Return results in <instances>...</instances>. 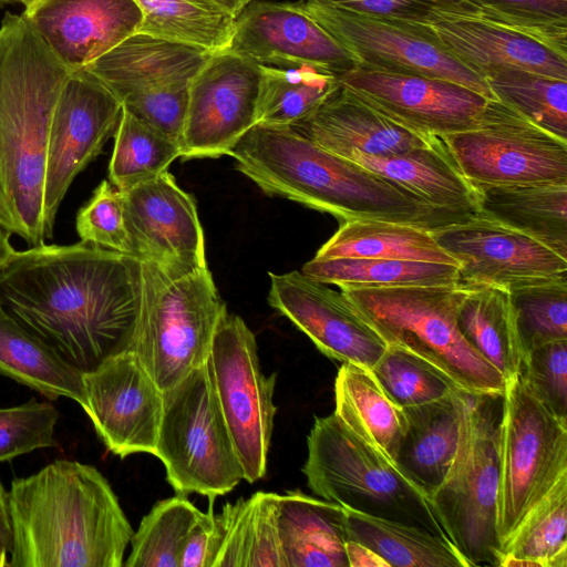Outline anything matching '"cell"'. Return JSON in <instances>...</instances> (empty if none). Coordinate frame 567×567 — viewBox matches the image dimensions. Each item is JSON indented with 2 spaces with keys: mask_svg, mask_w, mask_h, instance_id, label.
<instances>
[{
  "mask_svg": "<svg viewBox=\"0 0 567 567\" xmlns=\"http://www.w3.org/2000/svg\"><path fill=\"white\" fill-rule=\"evenodd\" d=\"M431 231L458 265L457 286L511 290L567 275V259L535 238L482 215Z\"/></svg>",
  "mask_w": 567,
  "mask_h": 567,
  "instance_id": "e0dca14e",
  "label": "cell"
},
{
  "mask_svg": "<svg viewBox=\"0 0 567 567\" xmlns=\"http://www.w3.org/2000/svg\"><path fill=\"white\" fill-rule=\"evenodd\" d=\"M142 276L132 351L165 391L207 363L227 308L207 266L181 270L142 260Z\"/></svg>",
  "mask_w": 567,
  "mask_h": 567,
  "instance_id": "8992f818",
  "label": "cell"
},
{
  "mask_svg": "<svg viewBox=\"0 0 567 567\" xmlns=\"http://www.w3.org/2000/svg\"><path fill=\"white\" fill-rule=\"evenodd\" d=\"M82 409L106 449L124 458L154 455L163 413V391L127 350L83 373Z\"/></svg>",
  "mask_w": 567,
  "mask_h": 567,
  "instance_id": "2e32d148",
  "label": "cell"
},
{
  "mask_svg": "<svg viewBox=\"0 0 567 567\" xmlns=\"http://www.w3.org/2000/svg\"><path fill=\"white\" fill-rule=\"evenodd\" d=\"M0 374L50 400L63 396L84 405L83 372L1 307Z\"/></svg>",
  "mask_w": 567,
  "mask_h": 567,
  "instance_id": "4dcf8cb0",
  "label": "cell"
},
{
  "mask_svg": "<svg viewBox=\"0 0 567 567\" xmlns=\"http://www.w3.org/2000/svg\"><path fill=\"white\" fill-rule=\"evenodd\" d=\"M504 393L464 391L456 453L427 497L444 535L471 567L501 566L503 557L497 502Z\"/></svg>",
  "mask_w": 567,
  "mask_h": 567,
  "instance_id": "5b68a950",
  "label": "cell"
},
{
  "mask_svg": "<svg viewBox=\"0 0 567 567\" xmlns=\"http://www.w3.org/2000/svg\"><path fill=\"white\" fill-rule=\"evenodd\" d=\"M22 14L0 23V227L45 244L44 176L53 111L71 74Z\"/></svg>",
  "mask_w": 567,
  "mask_h": 567,
  "instance_id": "3957f363",
  "label": "cell"
},
{
  "mask_svg": "<svg viewBox=\"0 0 567 567\" xmlns=\"http://www.w3.org/2000/svg\"><path fill=\"white\" fill-rule=\"evenodd\" d=\"M343 508L347 539L365 545L390 567H471L441 535L411 524Z\"/></svg>",
  "mask_w": 567,
  "mask_h": 567,
  "instance_id": "836d02e7",
  "label": "cell"
},
{
  "mask_svg": "<svg viewBox=\"0 0 567 567\" xmlns=\"http://www.w3.org/2000/svg\"><path fill=\"white\" fill-rule=\"evenodd\" d=\"M351 12L408 23H427L442 13L476 16L474 0H311Z\"/></svg>",
  "mask_w": 567,
  "mask_h": 567,
  "instance_id": "681fc988",
  "label": "cell"
},
{
  "mask_svg": "<svg viewBox=\"0 0 567 567\" xmlns=\"http://www.w3.org/2000/svg\"><path fill=\"white\" fill-rule=\"evenodd\" d=\"M142 12L137 32L215 53L227 50L235 16L213 0H134Z\"/></svg>",
  "mask_w": 567,
  "mask_h": 567,
  "instance_id": "d590c367",
  "label": "cell"
},
{
  "mask_svg": "<svg viewBox=\"0 0 567 567\" xmlns=\"http://www.w3.org/2000/svg\"><path fill=\"white\" fill-rule=\"evenodd\" d=\"M12 547V527L9 513V492L0 481V548L10 553Z\"/></svg>",
  "mask_w": 567,
  "mask_h": 567,
  "instance_id": "f5cc1de1",
  "label": "cell"
},
{
  "mask_svg": "<svg viewBox=\"0 0 567 567\" xmlns=\"http://www.w3.org/2000/svg\"><path fill=\"white\" fill-rule=\"evenodd\" d=\"M302 466L309 488L342 507L422 527L446 538L426 495L334 412L316 417Z\"/></svg>",
  "mask_w": 567,
  "mask_h": 567,
  "instance_id": "52a82bcc",
  "label": "cell"
},
{
  "mask_svg": "<svg viewBox=\"0 0 567 567\" xmlns=\"http://www.w3.org/2000/svg\"><path fill=\"white\" fill-rule=\"evenodd\" d=\"M203 514L186 494L157 502L133 533L131 554L123 565L179 567L185 542Z\"/></svg>",
  "mask_w": 567,
  "mask_h": 567,
  "instance_id": "60d3db41",
  "label": "cell"
},
{
  "mask_svg": "<svg viewBox=\"0 0 567 567\" xmlns=\"http://www.w3.org/2000/svg\"><path fill=\"white\" fill-rule=\"evenodd\" d=\"M501 437L497 534L503 547L524 517L567 475V421L518 377L506 383Z\"/></svg>",
  "mask_w": 567,
  "mask_h": 567,
  "instance_id": "30bf717a",
  "label": "cell"
},
{
  "mask_svg": "<svg viewBox=\"0 0 567 567\" xmlns=\"http://www.w3.org/2000/svg\"><path fill=\"white\" fill-rule=\"evenodd\" d=\"M228 156L265 194L329 213L342 221L379 219L433 230L456 220L359 163L322 148L291 126L256 124Z\"/></svg>",
  "mask_w": 567,
  "mask_h": 567,
  "instance_id": "277c9868",
  "label": "cell"
},
{
  "mask_svg": "<svg viewBox=\"0 0 567 567\" xmlns=\"http://www.w3.org/2000/svg\"><path fill=\"white\" fill-rule=\"evenodd\" d=\"M485 81L496 100L567 140V81L513 68L492 71Z\"/></svg>",
  "mask_w": 567,
  "mask_h": 567,
  "instance_id": "b9f144b4",
  "label": "cell"
},
{
  "mask_svg": "<svg viewBox=\"0 0 567 567\" xmlns=\"http://www.w3.org/2000/svg\"><path fill=\"white\" fill-rule=\"evenodd\" d=\"M212 52L136 32L82 68L123 104L165 90L188 86Z\"/></svg>",
  "mask_w": 567,
  "mask_h": 567,
  "instance_id": "d4e9b609",
  "label": "cell"
},
{
  "mask_svg": "<svg viewBox=\"0 0 567 567\" xmlns=\"http://www.w3.org/2000/svg\"><path fill=\"white\" fill-rule=\"evenodd\" d=\"M257 124L292 126L313 112L338 86L336 75L310 65H259Z\"/></svg>",
  "mask_w": 567,
  "mask_h": 567,
  "instance_id": "f35d334b",
  "label": "cell"
},
{
  "mask_svg": "<svg viewBox=\"0 0 567 567\" xmlns=\"http://www.w3.org/2000/svg\"><path fill=\"white\" fill-rule=\"evenodd\" d=\"M316 259L379 258L450 264L456 260L422 227L379 219L342 221Z\"/></svg>",
  "mask_w": 567,
  "mask_h": 567,
  "instance_id": "d6a6232c",
  "label": "cell"
},
{
  "mask_svg": "<svg viewBox=\"0 0 567 567\" xmlns=\"http://www.w3.org/2000/svg\"><path fill=\"white\" fill-rule=\"evenodd\" d=\"M344 550L348 567H390L378 554L358 542L347 539Z\"/></svg>",
  "mask_w": 567,
  "mask_h": 567,
  "instance_id": "816d5d0a",
  "label": "cell"
},
{
  "mask_svg": "<svg viewBox=\"0 0 567 567\" xmlns=\"http://www.w3.org/2000/svg\"><path fill=\"white\" fill-rule=\"evenodd\" d=\"M75 227L83 243L136 256L126 224L123 194L110 181H102L91 199L80 208Z\"/></svg>",
  "mask_w": 567,
  "mask_h": 567,
  "instance_id": "bcb514c9",
  "label": "cell"
},
{
  "mask_svg": "<svg viewBox=\"0 0 567 567\" xmlns=\"http://www.w3.org/2000/svg\"><path fill=\"white\" fill-rule=\"evenodd\" d=\"M109 181L126 190L166 172L182 156L181 146L122 106L114 132Z\"/></svg>",
  "mask_w": 567,
  "mask_h": 567,
  "instance_id": "ab89813d",
  "label": "cell"
},
{
  "mask_svg": "<svg viewBox=\"0 0 567 567\" xmlns=\"http://www.w3.org/2000/svg\"><path fill=\"white\" fill-rule=\"evenodd\" d=\"M213 504L214 498H209V511L203 514L190 530L181 555L179 567H214L221 543V530Z\"/></svg>",
  "mask_w": 567,
  "mask_h": 567,
  "instance_id": "f907efd6",
  "label": "cell"
},
{
  "mask_svg": "<svg viewBox=\"0 0 567 567\" xmlns=\"http://www.w3.org/2000/svg\"><path fill=\"white\" fill-rule=\"evenodd\" d=\"M227 50L258 65H310L336 76L355 66L353 58L301 2L252 0L236 16Z\"/></svg>",
  "mask_w": 567,
  "mask_h": 567,
  "instance_id": "ffe728a7",
  "label": "cell"
},
{
  "mask_svg": "<svg viewBox=\"0 0 567 567\" xmlns=\"http://www.w3.org/2000/svg\"><path fill=\"white\" fill-rule=\"evenodd\" d=\"M142 260L97 245H42L0 266V307L83 373L132 350Z\"/></svg>",
  "mask_w": 567,
  "mask_h": 567,
  "instance_id": "6da1fadb",
  "label": "cell"
},
{
  "mask_svg": "<svg viewBox=\"0 0 567 567\" xmlns=\"http://www.w3.org/2000/svg\"><path fill=\"white\" fill-rule=\"evenodd\" d=\"M441 140L471 183L567 185V140L496 99L471 128Z\"/></svg>",
  "mask_w": 567,
  "mask_h": 567,
  "instance_id": "8fae6325",
  "label": "cell"
},
{
  "mask_svg": "<svg viewBox=\"0 0 567 567\" xmlns=\"http://www.w3.org/2000/svg\"><path fill=\"white\" fill-rule=\"evenodd\" d=\"M9 554L0 548V567H8Z\"/></svg>",
  "mask_w": 567,
  "mask_h": 567,
  "instance_id": "6f0895ef",
  "label": "cell"
},
{
  "mask_svg": "<svg viewBox=\"0 0 567 567\" xmlns=\"http://www.w3.org/2000/svg\"><path fill=\"white\" fill-rule=\"evenodd\" d=\"M456 322L467 343L509 382L519 372V343L509 291L456 285Z\"/></svg>",
  "mask_w": 567,
  "mask_h": 567,
  "instance_id": "f546056e",
  "label": "cell"
},
{
  "mask_svg": "<svg viewBox=\"0 0 567 567\" xmlns=\"http://www.w3.org/2000/svg\"><path fill=\"white\" fill-rule=\"evenodd\" d=\"M32 1L33 0H0V8H3L4 6H9V4H21L23 7H27Z\"/></svg>",
  "mask_w": 567,
  "mask_h": 567,
  "instance_id": "9f6ffc18",
  "label": "cell"
},
{
  "mask_svg": "<svg viewBox=\"0 0 567 567\" xmlns=\"http://www.w3.org/2000/svg\"><path fill=\"white\" fill-rule=\"evenodd\" d=\"M207 365L244 480L254 483L267 471L276 373L264 374L252 331L239 316L228 313L218 324Z\"/></svg>",
  "mask_w": 567,
  "mask_h": 567,
  "instance_id": "7c38bea8",
  "label": "cell"
},
{
  "mask_svg": "<svg viewBox=\"0 0 567 567\" xmlns=\"http://www.w3.org/2000/svg\"><path fill=\"white\" fill-rule=\"evenodd\" d=\"M60 417L50 402H28L0 408V463L35 450L56 445L54 430Z\"/></svg>",
  "mask_w": 567,
  "mask_h": 567,
  "instance_id": "7dc6e473",
  "label": "cell"
},
{
  "mask_svg": "<svg viewBox=\"0 0 567 567\" xmlns=\"http://www.w3.org/2000/svg\"><path fill=\"white\" fill-rule=\"evenodd\" d=\"M260 68L231 51L212 53L193 78L182 158L228 155L257 124Z\"/></svg>",
  "mask_w": 567,
  "mask_h": 567,
  "instance_id": "9a60e30c",
  "label": "cell"
},
{
  "mask_svg": "<svg viewBox=\"0 0 567 567\" xmlns=\"http://www.w3.org/2000/svg\"><path fill=\"white\" fill-rule=\"evenodd\" d=\"M303 10L355 61L375 71L444 79L495 99L483 76L432 40L417 24L301 2Z\"/></svg>",
  "mask_w": 567,
  "mask_h": 567,
  "instance_id": "4fadbf2b",
  "label": "cell"
},
{
  "mask_svg": "<svg viewBox=\"0 0 567 567\" xmlns=\"http://www.w3.org/2000/svg\"><path fill=\"white\" fill-rule=\"evenodd\" d=\"M9 492L8 567H121L133 528L94 466L56 460Z\"/></svg>",
  "mask_w": 567,
  "mask_h": 567,
  "instance_id": "7a4b0ae2",
  "label": "cell"
},
{
  "mask_svg": "<svg viewBox=\"0 0 567 567\" xmlns=\"http://www.w3.org/2000/svg\"><path fill=\"white\" fill-rule=\"evenodd\" d=\"M269 305L327 357L371 369L388 344L342 292L301 271L269 272Z\"/></svg>",
  "mask_w": 567,
  "mask_h": 567,
  "instance_id": "d6986e66",
  "label": "cell"
},
{
  "mask_svg": "<svg viewBox=\"0 0 567 567\" xmlns=\"http://www.w3.org/2000/svg\"><path fill=\"white\" fill-rule=\"evenodd\" d=\"M464 390L401 409L402 435L394 465L429 497L445 477L460 440Z\"/></svg>",
  "mask_w": 567,
  "mask_h": 567,
  "instance_id": "4316f807",
  "label": "cell"
},
{
  "mask_svg": "<svg viewBox=\"0 0 567 567\" xmlns=\"http://www.w3.org/2000/svg\"><path fill=\"white\" fill-rule=\"evenodd\" d=\"M121 192L136 257L172 269L207 266L196 202L172 174Z\"/></svg>",
  "mask_w": 567,
  "mask_h": 567,
  "instance_id": "44dd1931",
  "label": "cell"
},
{
  "mask_svg": "<svg viewBox=\"0 0 567 567\" xmlns=\"http://www.w3.org/2000/svg\"><path fill=\"white\" fill-rule=\"evenodd\" d=\"M472 184L478 215L530 236L567 259V185Z\"/></svg>",
  "mask_w": 567,
  "mask_h": 567,
  "instance_id": "f1b7e54d",
  "label": "cell"
},
{
  "mask_svg": "<svg viewBox=\"0 0 567 567\" xmlns=\"http://www.w3.org/2000/svg\"><path fill=\"white\" fill-rule=\"evenodd\" d=\"M21 14L71 71L136 33L143 19L134 0H33Z\"/></svg>",
  "mask_w": 567,
  "mask_h": 567,
  "instance_id": "7402d4cb",
  "label": "cell"
},
{
  "mask_svg": "<svg viewBox=\"0 0 567 567\" xmlns=\"http://www.w3.org/2000/svg\"><path fill=\"white\" fill-rule=\"evenodd\" d=\"M398 184L426 205L461 218L478 215L475 186L461 173L440 137L392 156L348 157Z\"/></svg>",
  "mask_w": 567,
  "mask_h": 567,
  "instance_id": "484cf974",
  "label": "cell"
},
{
  "mask_svg": "<svg viewBox=\"0 0 567 567\" xmlns=\"http://www.w3.org/2000/svg\"><path fill=\"white\" fill-rule=\"evenodd\" d=\"M567 475L530 509L503 547L502 567H567Z\"/></svg>",
  "mask_w": 567,
  "mask_h": 567,
  "instance_id": "74e56055",
  "label": "cell"
},
{
  "mask_svg": "<svg viewBox=\"0 0 567 567\" xmlns=\"http://www.w3.org/2000/svg\"><path fill=\"white\" fill-rule=\"evenodd\" d=\"M480 18L526 34L567 58V0H474Z\"/></svg>",
  "mask_w": 567,
  "mask_h": 567,
  "instance_id": "f6af8a7d",
  "label": "cell"
},
{
  "mask_svg": "<svg viewBox=\"0 0 567 567\" xmlns=\"http://www.w3.org/2000/svg\"><path fill=\"white\" fill-rule=\"evenodd\" d=\"M518 377L551 413L567 421V340L525 352Z\"/></svg>",
  "mask_w": 567,
  "mask_h": 567,
  "instance_id": "c3c4849f",
  "label": "cell"
},
{
  "mask_svg": "<svg viewBox=\"0 0 567 567\" xmlns=\"http://www.w3.org/2000/svg\"><path fill=\"white\" fill-rule=\"evenodd\" d=\"M277 524L286 567H348L342 506L287 491L278 494Z\"/></svg>",
  "mask_w": 567,
  "mask_h": 567,
  "instance_id": "83f0119b",
  "label": "cell"
},
{
  "mask_svg": "<svg viewBox=\"0 0 567 567\" xmlns=\"http://www.w3.org/2000/svg\"><path fill=\"white\" fill-rule=\"evenodd\" d=\"M154 455L176 493L215 499L244 480L207 363L163 391Z\"/></svg>",
  "mask_w": 567,
  "mask_h": 567,
  "instance_id": "9c48e42d",
  "label": "cell"
},
{
  "mask_svg": "<svg viewBox=\"0 0 567 567\" xmlns=\"http://www.w3.org/2000/svg\"><path fill=\"white\" fill-rule=\"evenodd\" d=\"M415 24L484 79L492 71L513 68L567 81V58L486 19L442 13L427 23Z\"/></svg>",
  "mask_w": 567,
  "mask_h": 567,
  "instance_id": "603a6c76",
  "label": "cell"
},
{
  "mask_svg": "<svg viewBox=\"0 0 567 567\" xmlns=\"http://www.w3.org/2000/svg\"><path fill=\"white\" fill-rule=\"evenodd\" d=\"M301 272L339 288L454 286L458 267L450 264L379 258L311 259Z\"/></svg>",
  "mask_w": 567,
  "mask_h": 567,
  "instance_id": "8d00e7d4",
  "label": "cell"
},
{
  "mask_svg": "<svg viewBox=\"0 0 567 567\" xmlns=\"http://www.w3.org/2000/svg\"><path fill=\"white\" fill-rule=\"evenodd\" d=\"M14 251L10 244L9 235L0 227V266L4 264Z\"/></svg>",
  "mask_w": 567,
  "mask_h": 567,
  "instance_id": "db71d44e",
  "label": "cell"
},
{
  "mask_svg": "<svg viewBox=\"0 0 567 567\" xmlns=\"http://www.w3.org/2000/svg\"><path fill=\"white\" fill-rule=\"evenodd\" d=\"M337 79L374 110L429 137L471 128L488 100L444 79L358 65Z\"/></svg>",
  "mask_w": 567,
  "mask_h": 567,
  "instance_id": "ac0fdd59",
  "label": "cell"
},
{
  "mask_svg": "<svg viewBox=\"0 0 567 567\" xmlns=\"http://www.w3.org/2000/svg\"><path fill=\"white\" fill-rule=\"evenodd\" d=\"M370 371L399 409L432 402L460 389L437 367L396 344H388Z\"/></svg>",
  "mask_w": 567,
  "mask_h": 567,
  "instance_id": "7bdbcfd3",
  "label": "cell"
},
{
  "mask_svg": "<svg viewBox=\"0 0 567 567\" xmlns=\"http://www.w3.org/2000/svg\"><path fill=\"white\" fill-rule=\"evenodd\" d=\"M334 413L392 462L402 435L403 417L371 371L342 363L334 382Z\"/></svg>",
  "mask_w": 567,
  "mask_h": 567,
  "instance_id": "e575fe53",
  "label": "cell"
},
{
  "mask_svg": "<svg viewBox=\"0 0 567 567\" xmlns=\"http://www.w3.org/2000/svg\"><path fill=\"white\" fill-rule=\"evenodd\" d=\"M508 291L523 355L544 343L567 340V275Z\"/></svg>",
  "mask_w": 567,
  "mask_h": 567,
  "instance_id": "ee69618b",
  "label": "cell"
},
{
  "mask_svg": "<svg viewBox=\"0 0 567 567\" xmlns=\"http://www.w3.org/2000/svg\"><path fill=\"white\" fill-rule=\"evenodd\" d=\"M235 17L252 0H213Z\"/></svg>",
  "mask_w": 567,
  "mask_h": 567,
  "instance_id": "11a10c76",
  "label": "cell"
},
{
  "mask_svg": "<svg viewBox=\"0 0 567 567\" xmlns=\"http://www.w3.org/2000/svg\"><path fill=\"white\" fill-rule=\"evenodd\" d=\"M278 494L256 492L216 514L221 543L214 567H286L278 524Z\"/></svg>",
  "mask_w": 567,
  "mask_h": 567,
  "instance_id": "1f68e13d",
  "label": "cell"
},
{
  "mask_svg": "<svg viewBox=\"0 0 567 567\" xmlns=\"http://www.w3.org/2000/svg\"><path fill=\"white\" fill-rule=\"evenodd\" d=\"M291 127L322 148L343 157L352 153L392 156L423 146L434 138L386 117L340 83L313 112Z\"/></svg>",
  "mask_w": 567,
  "mask_h": 567,
  "instance_id": "cb8c5ba5",
  "label": "cell"
},
{
  "mask_svg": "<svg viewBox=\"0 0 567 567\" xmlns=\"http://www.w3.org/2000/svg\"><path fill=\"white\" fill-rule=\"evenodd\" d=\"M340 290L386 344L403 347L471 393H504L503 375L463 338L456 322V285Z\"/></svg>",
  "mask_w": 567,
  "mask_h": 567,
  "instance_id": "ba28073f",
  "label": "cell"
},
{
  "mask_svg": "<svg viewBox=\"0 0 567 567\" xmlns=\"http://www.w3.org/2000/svg\"><path fill=\"white\" fill-rule=\"evenodd\" d=\"M122 103L85 69L72 71L51 118L44 176V227L53 237L58 209L75 176L103 151L115 132Z\"/></svg>",
  "mask_w": 567,
  "mask_h": 567,
  "instance_id": "5bb4252c",
  "label": "cell"
}]
</instances>
